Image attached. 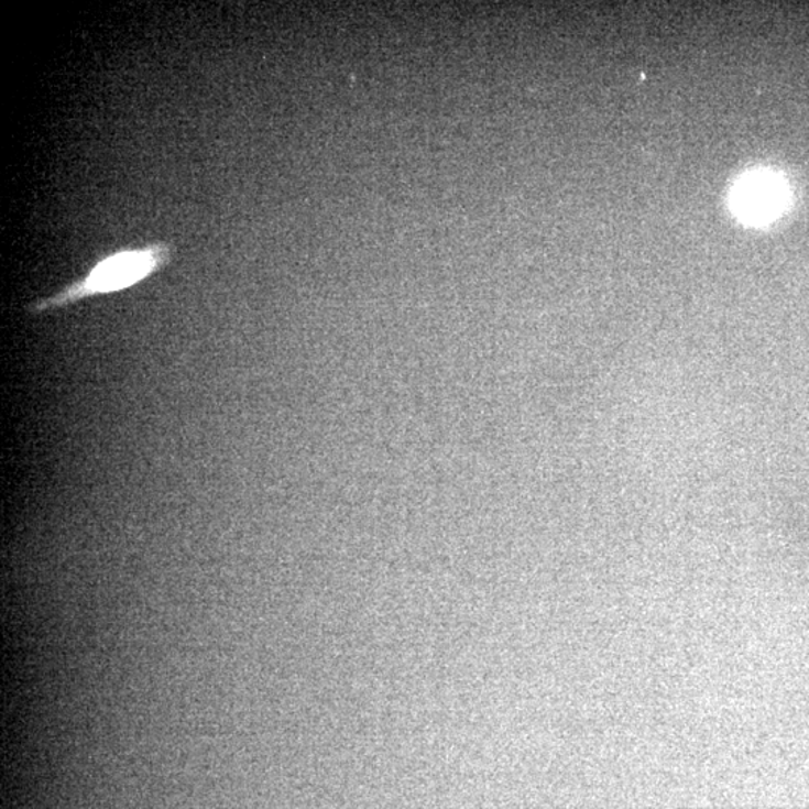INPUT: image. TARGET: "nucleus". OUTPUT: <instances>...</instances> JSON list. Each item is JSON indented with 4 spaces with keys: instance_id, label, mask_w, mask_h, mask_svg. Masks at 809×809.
I'll return each mask as SVG.
<instances>
[{
    "instance_id": "nucleus-1",
    "label": "nucleus",
    "mask_w": 809,
    "mask_h": 809,
    "mask_svg": "<svg viewBox=\"0 0 809 809\" xmlns=\"http://www.w3.org/2000/svg\"><path fill=\"white\" fill-rule=\"evenodd\" d=\"M174 251L176 249L172 243L153 242L143 248L116 252L99 261L85 277L66 285L59 293L32 302L26 306V313L43 315L68 308L86 298L122 292L167 267Z\"/></svg>"
},
{
    "instance_id": "nucleus-2",
    "label": "nucleus",
    "mask_w": 809,
    "mask_h": 809,
    "mask_svg": "<svg viewBox=\"0 0 809 809\" xmlns=\"http://www.w3.org/2000/svg\"><path fill=\"white\" fill-rule=\"evenodd\" d=\"M784 200L781 185L777 178L758 176L742 186L740 209L754 219H765L777 214Z\"/></svg>"
}]
</instances>
